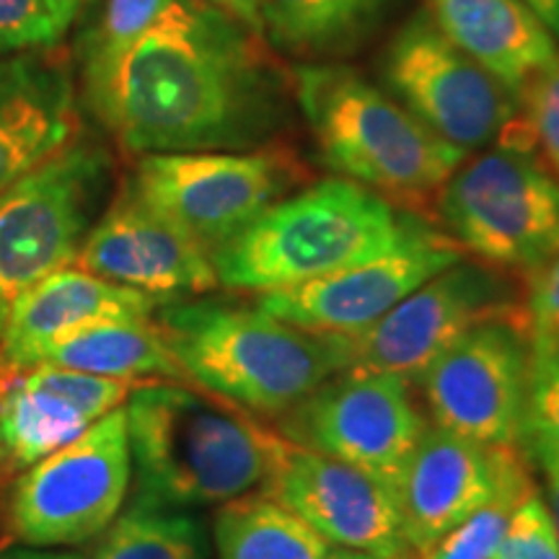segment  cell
Masks as SVG:
<instances>
[{"label":"cell","mask_w":559,"mask_h":559,"mask_svg":"<svg viewBox=\"0 0 559 559\" xmlns=\"http://www.w3.org/2000/svg\"><path fill=\"white\" fill-rule=\"evenodd\" d=\"M262 34L205 0H171L81 102L132 156L249 151L288 122V86Z\"/></svg>","instance_id":"cell-1"},{"label":"cell","mask_w":559,"mask_h":559,"mask_svg":"<svg viewBox=\"0 0 559 559\" xmlns=\"http://www.w3.org/2000/svg\"><path fill=\"white\" fill-rule=\"evenodd\" d=\"M135 500L218 508L267 485L285 440L251 412L190 383H143L124 402Z\"/></svg>","instance_id":"cell-2"},{"label":"cell","mask_w":559,"mask_h":559,"mask_svg":"<svg viewBox=\"0 0 559 559\" xmlns=\"http://www.w3.org/2000/svg\"><path fill=\"white\" fill-rule=\"evenodd\" d=\"M153 321L192 386L257 417L280 419L353 358L349 340L298 330L257 304L166 300Z\"/></svg>","instance_id":"cell-3"},{"label":"cell","mask_w":559,"mask_h":559,"mask_svg":"<svg viewBox=\"0 0 559 559\" xmlns=\"http://www.w3.org/2000/svg\"><path fill=\"white\" fill-rule=\"evenodd\" d=\"M293 99L321 160L404 213H432L445 181L469 156L358 70L337 62L296 68Z\"/></svg>","instance_id":"cell-4"},{"label":"cell","mask_w":559,"mask_h":559,"mask_svg":"<svg viewBox=\"0 0 559 559\" xmlns=\"http://www.w3.org/2000/svg\"><path fill=\"white\" fill-rule=\"evenodd\" d=\"M428 228L355 181L332 177L277 200L213 254L218 283L270 293L400 249Z\"/></svg>","instance_id":"cell-5"},{"label":"cell","mask_w":559,"mask_h":559,"mask_svg":"<svg viewBox=\"0 0 559 559\" xmlns=\"http://www.w3.org/2000/svg\"><path fill=\"white\" fill-rule=\"evenodd\" d=\"M436 215L466 257L528 277L559 249V179L521 124L464 158L440 190Z\"/></svg>","instance_id":"cell-6"},{"label":"cell","mask_w":559,"mask_h":559,"mask_svg":"<svg viewBox=\"0 0 559 559\" xmlns=\"http://www.w3.org/2000/svg\"><path fill=\"white\" fill-rule=\"evenodd\" d=\"M309 177L288 145L145 153L128 187L210 257Z\"/></svg>","instance_id":"cell-7"},{"label":"cell","mask_w":559,"mask_h":559,"mask_svg":"<svg viewBox=\"0 0 559 559\" xmlns=\"http://www.w3.org/2000/svg\"><path fill=\"white\" fill-rule=\"evenodd\" d=\"M109 174L107 151L75 138L0 192V334L21 296L75 262Z\"/></svg>","instance_id":"cell-8"},{"label":"cell","mask_w":559,"mask_h":559,"mask_svg":"<svg viewBox=\"0 0 559 559\" xmlns=\"http://www.w3.org/2000/svg\"><path fill=\"white\" fill-rule=\"evenodd\" d=\"M132 481L124 404L37 461L5 492V526L24 547H81L120 515Z\"/></svg>","instance_id":"cell-9"},{"label":"cell","mask_w":559,"mask_h":559,"mask_svg":"<svg viewBox=\"0 0 559 559\" xmlns=\"http://www.w3.org/2000/svg\"><path fill=\"white\" fill-rule=\"evenodd\" d=\"M383 81L425 128L464 153L500 143L521 122L519 94L461 50L428 11L412 13L391 37Z\"/></svg>","instance_id":"cell-10"},{"label":"cell","mask_w":559,"mask_h":559,"mask_svg":"<svg viewBox=\"0 0 559 559\" xmlns=\"http://www.w3.org/2000/svg\"><path fill=\"white\" fill-rule=\"evenodd\" d=\"M500 317H528L526 277L464 257L349 340V366L417 383L453 342Z\"/></svg>","instance_id":"cell-11"},{"label":"cell","mask_w":559,"mask_h":559,"mask_svg":"<svg viewBox=\"0 0 559 559\" xmlns=\"http://www.w3.org/2000/svg\"><path fill=\"white\" fill-rule=\"evenodd\" d=\"M432 425L479 440L521 443L531 396V321H481L419 376Z\"/></svg>","instance_id":"cell-12"},{"label":"cell","mask_w":559,"mask_h":559,"mask_svg":"<svg viewBox=\"0 0 559 559\" xmlns=\"http://www.w3.org/2000/svg\"><path fill=\"white\" fill-rule=\"evenodd\" d=\"M277 423L280 436L290 443L358 466L386 485H394L428 428L409 381L353 366L321 383Z\"/></svg>","instance_id":"cell-13"},{"label":"cell","mask_w":559,"mask_h":559,"mask_svg":"<svg viewBox=\"0 0 559 559\" xmlns=\"http://www.w3.org/2000/svg\"><path fill=\"white\" fill-rule=\"evenodd\" d=\"M528 461L521 443H479L428 423L391 485L417 557L498 495L536 487Z\"/></svg>","instance_id":"cell-14"},{"label":"cell","mask_w":559,"mask_h":559,"mask_svg":"<svg viewBox=\"0 0 559 559\" xmlns=\"http://www.w3.org/2000/svg\"><path fill=\"white\" fill-rule=\"evenodd\" d=\"M464 249L430 226L400 249L332 275L257 296L270 317L324 337L353 340L438 272L464 260Z\"/></svg>","instance_id":"cell-15"},{"label":"cell","mask_w":559,"mask_h":559,"mask_svg":"<svg viewBox=\"0 0 559 559\" xmlns=\"http://www.w3.org/2000/svg\"><path fill=\"white\" fill-rule=\"evenodd\" d=\"M262 492L296 510L337 547L381 559H419L404 534L394 487L358 466L288 440Z\"/></svg>","instance_id":"cell-16"},{"label":"cell","mask_w":559,"mask_h":559,"mask_svg":"<svg viewBox=\"0 0 559 559\" xmlns=\"http://www.w3.org/2000/svg\"><path fill=\"white\" fill-rule=\"evenodd\" d=\"M75 267L166 300L218 288L213 257L124 185L83 239Z\"/></svg>","instance_id":"cell-17"},{"label":"cell","mask_w":559,"mask_h":559,"mask_svg":"<svg viewBox=\"0 0 559 559\" xmlns=\"http://www.w3.org/2000/svg\"><path fill=\"white\" fill-rule=\"evenodd\" d=\"M132 389L47 362L0 373V487L122 407Z\"/></svg>","instance_id":"cell-18"},{"label":"cell","mask_w":559,"mask_h":559,"mask_svg":"<svg viewBox=\"0 0 559 559\" xmlns=\"http://www.w3.org/2000/svg\"><path fill=\"white\" fill-rule=\"evenodd\" d=\"M79 138V91L60 47L0 58V192Z\"/></svg>","instance_id":"cell-19"},{"label":"cell","mask_w":559,"mask_h":559,"mask_svg":"<svg viewBox=\"0 0 559 559\" xmlns=\"http://www.w3.org/2000/svg\"><path fill=\"white\" fill-rule=\"evenodd\" d=\"M160 306L148 293L109 283L68 264L19 298L0 334V373L32 368L62 332L99 319H153Z\"/></svg>","instance_id":"cell-20"},{"label":"cell","mask_w":559,"mask_h":559,"mask_svg":"<svg viewBox=\"0 0 559 559\" xmlns=\"http://www.w3.org/2000/svg\"><path fill=\"white\" fill-rule=\"evenodd\" d=\"M425 11L515 94L559 58L555 34L526 0H428Z\"/></svg>","instance_id":"cell-21"},{"label":"cell","mask_w":559,"mask_h":559,"mask_svg":"<svg viewBox=\"0 0 559 559\" xmlns=\"http://www.w3.org/2000/svg\"><path fill=\"white\" fill-rule=\"evenodd\" d=\"M39 362L81 373L143 383H190L153 319H99L62 332L39 353Z\"/></svg>","instance_id":"cell-22"},{"label":"cell","mask_w":559,"mask_h":559,"mask_svg":"<svg viewBox=\"0 0 559 559\" xmlns=\"http://www.w3.org/2000/svg\"><path fill=\"white\" fill-rule=\"evenodd\" d=\"M213 544L221 559H324L332 542L272 495H241L218 506Z\"/></svg>","instance_id":"cell-23"},{"label":"cell","mask_w":559,"mask_h":559,"mask_svg":"<svg viewBox=\"0 0 559 559\" xmlns=\"http://www.w3.org/2000/svg\"><path fill=\"white\" fill-rule=\"evenodd\" d=\"M383 0H264L262 34L296 58H337L360 45Z\"/></svg>","instance_id":"cell-24"},{"label":"cell","mask_w":559,"mask_h":559,"mask_svg":"<svg viewBox=\"0 0 559 559\" xmlns=\"http://www.w3.org/2000/svg\"><path fill=\"white\" fill-rule=\"evenodd\" d=\"M91 559H207L205 526L190 510L132 502Z\"/></svg>","instance_id":"cell-25"},{"label":"cell","mask_w":559,"mask_h":559,"mask_svg":"<svg viewBox=\"0 0 559 559\" xmlns=\"http://www.w3.org/2000/svg\"><path fill=\"white\" fill-rule=\"evenodd\" d=\"M169 3L171 0H104L99 16L79 45L81 81L107 73Z\"/></svg>","instance_id":"cell-26"},{"label":"cell","mask_w":559,"mask_h":559,"mask_svg":"<svg viewBox=\"0 0 559 559\" xmlns=\"http://www.w3.org/2000/svg\"><path fill=\"white\" fill-rule=\"evenodd\" d=\"M534 489L536 487L508 489V492L498 495L487 506L474 510L469 519L453 526L449 534L440 536L430 549L419 555V559H495L510 519Z\"/></svg>","instance_id":"cell-27"},{"label":"cell","mask_w":559,"mask_h":559,"mask_svg":"<svg viewBox=\"0 0 559 559\" xmlns=\"http://www.w3.org/2000/svg\"><path fill=\"white\" fill-rule=\"evenodd\" d=\"M519 104L531 145L559 179V58L523 83Z\"/></svg>","instance_id":"cell-28"},{"label":"cell","mask_w":559,"mask_h":559,"mask_svg":"<svg viewBox=\"0 0 559 559\" xmlns=\"http://www.w3.org/2000/svg\"><path fill=\"white\" fill-rule=\"evenodd\" d=\"M66 32L50 0H0V58L50 50Z\"/></svg>","instance_id":"cell-29"},{"label":"cell","mask_w":559,"mask_h":559,"mask_svg":"<svg viewBox=\"0 0 559 559\" xmlns=\"http://www.w3.org/2000/svg\"><path fill=\"white\" fill-rule=\"evenodd\" d=\"M495 559H559V536L539 489L513 513Z\"/></svg>","instance_id":"cell-30"},{"label":"cell","mask_w":559,"mask_h":559,"mask_svg":"<svg viewBox=\"0 0 559 559\" xmlns=\"http://www.w3.org/2000/svg\"><path fill=\"white\" fill-rule=\"evenodd\" d=\"M531 461H549L559 466V381H531L526 430L521 438Z\"/></svg>","instance_id":"cell-31"},{"label":"cell","mask_w":559,"mask_h":559,"mask_svg":"<svg viewBox=\"0 0 559 559\" xmlns=\"http://www.w3.org/2000/svg\"><path fill=\"white\" fill-rule=\"evenodd\" d=\"M531 340L559 332V249L526 277Z\"/></svg>","instance_id":"cell-32"},{"label":"cell","mask_w":559,"mask_h":559,"mask_svg":"<svg viewBox=\"0 0 559 559\" xmlns=\"http://www.w3.org/2000/svg\"><path fill=\"white\" fill-rule=\"evenodd\" d=\"M559 381V332L531 340V381Z\"/></svg>","instance_id":"cell-33"},{"label":"cell","mask_w":559,"mask_h":559,"mask_svg":"<svg viewBox=\"0 0 559 559\" xmlns=\"http://www.w3.org/2000/svg\"><path fill=\"white\" fill-rule=\"evenodd\" d=\"M223 13H228L230 19L241 21L243 26H249L251 32L262 34V3L264 0H205Z\"/></svg>","instance_id":"cell-34"},{"label":"cell","mask_w":559,"mask_h":559,"mask_svg":"<svg viewBox=\"0 0 559 559\" xmlns=\"http://www.w3.org/2000/svg\"><path fill=\"white\" fill-rule=\"evenodd\" d=\"M0 559H86L81 551H62V549H39V547H3Z\"/></svg>","instance_id":"cell-35"},{"label":"cell","mask_w":559,"mask_h":559,"mask_svg":"<svg viewBox=\"0 0 559 559\" xmlns=\"http://www.w3.org/2000/svg\"><path fill=\"white\" fill-rule=\"evenodd\" d=\"M536 464L542 466L544 481H547V498H544V502H547L549 515L551 521H555V528L559 536V466L549 464V461H536Z\"/></svg>","instance_id":"cell-36"},{"label":"cell","mask_w":559,"mask_h":559,"mask_svg":"<svg viewBox=\"0 0 559 559\" xmlns=\"http://www.w3.org/2000/svg\"><path fill=\"white\" fill-rule=\"evenodd\" d=\"M531 5V11L536 13L544 21V26L555 34V39L559 41V0H526Z\"/></svg>","instance_id":"cell-37"},{"label":"cell","mask_w":559,"mask_h":559,"mask_svg":"<svg viewBox=\"0 0 559 559\" xmlns=\"http://www.w3.org/2000/svg\"><path fill=\"white\" fill-rule=\"evenodd\" d=\"M50 5H52L55 16L60 19V24L68 29V26L79 19L81 9L86 5V0H50Z\"/></svg>","instance_id":"cell-38"},{"label":"cell","mask_w":559,"mask_h":559,"mask_svg":"<svg viewBox=\"0 0 559 559\" xmlns=\"http://www.w3.org/2000/svg\"><path fill=\"white\" fill-rule=\"evenodd\" d=\"M324 559H381L376 555H368V551H360V549H349V547H337V549H330V555Z\"/></svg>","instance_id":"cell-39"}]
</instances>
